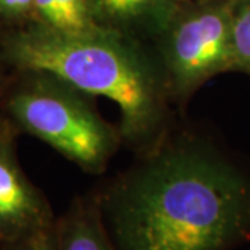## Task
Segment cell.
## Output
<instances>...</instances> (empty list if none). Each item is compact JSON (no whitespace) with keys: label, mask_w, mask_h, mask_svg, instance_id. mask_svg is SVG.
Returning <instances> with one entry per match:
<instances>
[{"label":"cell","mask_w":250,"mask_h":250,"mask_svg":"<svg viewBox=\"0 0 250 250\" xmlns=\"http://www.w3.org/2000/svg\"><path fill=\"white\" fill-rule=\"evenodd\" d=\"M117 250H231L250 242V177L172 126L96 190Z\"/></svg>","instance_id":"cell-1"},{"label":"cell","mask_w":250,"mask_h":250,"mask_svg":"<svg viewBox=\"0 0 250 250\" xmlns=\"http://www.w3.org/2000/svg\"><path fill=\"white\" fill-rule=\"evenodd\" d=\"M0 62L9 71L53 74L120 108L123 143L146 152L170 131L172 99L154 46L106 28L62 34L29 20L0 27Z\"/></svg>","instance_id":"cell-2"},{"label":"cell","mask_w":250,"mask_h":250,"mask_svg":"<svg viewBox=\"0 0 250 250\" xmlns=\"http://www.w3.org/2000/svg\"><path fill=\"white\" fill-rule=\"evenodd\" d=\"M0 116L93 175L106 171L123 145L118 126L100 116L90 95L46 71H10Z\"/></svg>","instance_id":"cell-3"},{"label":"cell","mask_w":250,"mask_h":250,"mask_svg":"<svg viewBox=\"0 0 250 250\" xmlns=\"http://www.w3.org/2000/svg\"><path fill=\"white\" fill-rule=\"evenodd\" d=\"M235 0L196 3L175 13L154 42L172 103H185L206 81L232 71V7Z\"/></svg>","instance_id":"cell-4"},{"label":"cell","mask_w":250,"mask_h":250,"mask_svg":"<svg viewBox=\"0 0 250 250\" xmlns=\"http://www.w3.org/2000/svg\"><path fill=\"white\" fill-rule=\"evenodd\" d=\"M18 135L0 116V243L22 239L56 221L45 193L32 184L18 161Z\"/></svg>","instance_id":"cell-5"},{"label":"cell","mask_w":250,"mask_h":250,"mask_svg":"<svg viewBox=\"0 0 250 250\" xmlns=\"http://www.w3.org/2000/svg\"><path fill=\"white\" fill-rule=\"evenodd\" d=\"M99 27L156 42L179 9L177 0H90Z\"/></svg>","instance_id":"cell-6"},{"label":"cell","mask_w":250,"mask_h":250,"mask_svg":"<svg viewBox=\"0 0 250 250\" xmlns=\"http://www.w3.org/2000/svg\"><path fill=\"white\" fill-rule=\"evenodd\" d=\"M57 250H117L104 225L96 190L75 196L56 217Z\"/></svg>","instance_id":"cell-7"},{"label":"cell","mask_w":250,"mask_h":250,"mask_svg":"<svg viewBox=\"0 0 250 250\" xmlns=\"http://www.w3.org/2000/svg\"><path fill=\"white\" fill-rule=\"evenodd\" d=\"M32 21L62 34L99 29L90 0H34Z\"/></svg>","instance_id":"cell-8"},{"label":"cell","mask_w":250,"mask_h":250,"mask_svg":"<svg viewBox=\"0 0 250 250\" xmlns=\"http://www.w3.org/2000/svg\"><path fill=\"white\" fill-rule=\"evenodd\" d=\"M232 71L250 74V0H235L232 7Z\"/></svg>","instance_id":"cell-9"},{"label":"cell","mask_w":250,"mask_h":250,"mask_svg":"<svg viewBox=\"0 0 250 250\" xmlns=\"http://www.w3.org/2000/svg\"><path fill=\"white\" fill-rule=\"evenodd\" d=\"M1 250H57L56 221L53 225L43 228L18 241L1 243Z\"/></svg>","instance_id":"cell-10"},{"label":"cell","mask_w":250,"mask_h":250,"mask_svg":"<svg viewBox=\"0 0 250 250\" xmlns=\"http://www.w3.org/2000/svg\"><path fill=\"white\" fill-rule=\"evenodd\" d=\"M34 0H0V27L24 24L32 18Z\"/></svg>","instance_id":"cell-11"},{"label":"cell","mask_w":250,"mask_h":250,"mask_svg":"<svg viewBox=\"0 0 250 250\" xmlns=\"http://www.w3.org/2000/svg\"><path fill=\"white\" fill-rule=\"evenodd\" d=\"M9 74L10 71L0 62V92L3 89V86H4V83H6V81L9 78Z\"/></svg>","instance_id":"cell-12"},{"label":"cell","mask_w":250,"mask_h":250,"mask_svg":"<svg viewBox=\"0 0 250 250\" xmlns=\"http://www.w3.org/2000/svg\"><path fill=\"white\" fill-rule=\"evenodd\" d=\"M179 4L181 3H188V1H192V3H205V1H221V0H177Z\"/></svg>","instance_id":"cell-13"},{"label":"cell","mask_w":250,"mask_h":250,"mask_svg":"<svg viewBox=\"0 0 250 250\" xmlns=\"http://www.w3.org/2000/svg\"><path fill=\"white\" fill-rule=\"evenodd\" d=\"M0 250H1V243H0Z\"/></svg>","instance_id":"cell-14"}]
</instances>
